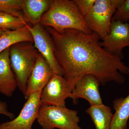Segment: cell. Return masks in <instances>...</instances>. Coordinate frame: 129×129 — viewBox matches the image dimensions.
I'll use <instances>...</instances> for the list:
<instances>
[{
  "mask_svg": "<svg viewBox=\"0 0 129 129\" xmlns=\"http://www.w3.org/2000/svg\"><path fill=\"white\" fill-rule=\"evenodd\" d=\"M45 28L53 39L54 54L63 70V77L72 89L86 75L96 77L102 85L110 82L124 84L123 75L129 74V66L101 46V37L97 34L72 29L58 31Z\"/></svg>",
  "mask_w": 129,
  "mask_h": 129,
  "instance_id": "1",
  "label": "cell"
},
{
  "mask_svg": "<svg viewBox=\"0 0 129 129\" xmlns=\"http://www.w3.org/2000/svg\"><path fill=\"white\" fill-rule=\"evenodd\" d=\"M40 24L45 27H50L58 31L72 29L86 34L92 32L73 1L53 0L50 8L42 16Z\"/></svg>",
  "mask_w": 129,
  "mask_h": 129,
  "instance_id": "2",
  "label": "cell"
},
{
  "mask_svg": "<svg viewBox=\"0 0 129 129\" xmlns=\"http://www.w3.org/2000/svg\"><path fill=\"white\" fill-rule=\"evenodd\" d=\"M39 52L34 42H23L12 45L9 49V59L18 87L24 95L27 83Z\"/></svg>",
  "mask_w": 129,
  "mask_h": 129,
  "instance_id": "3",
  "label": "cell"
},
{
  "mask_svg": "<svg viewBox=\"0 0 129 129\" xmlns=\"http://www.w3.org/2000/svg\"><path fill=\"white\" fill-rule=\"evenodd\" d=\"M124 0H96L88 14L84 17L90 30L104 39L111 29L112 19L116 10Z\"/></svg>",
  "mask_w": 129,
  "mask_h": 129,
  "instance_id": "4",
  "label": "cell"
},
{
  "mask_svg": "<svg viewBox=\"0 0 129 129\" xmlns=\"http://www.w3.org/2000/svg\"><path fill=\"white\" fill-rule=\"evenodd\" d=\"M37 120L43 129H82L78 111L66 107L40 106Z\"/></svg>",
  "mask_w": 129,
  "mask_h": 129,
  "instance_id": "5",
  "label": "cell"
},
{
  "mask_svg": "<svg viewBox=\"0 0 129 129\" xmlns=\"http://www.w3.org/2000/svg\"><path fill=\"white\" fill-rule=\"evenodd\" d=\"M28 28L35 47L48 62L53 73L63 76V70L55 57L54 42L49 32L40 23L32 27L28 25Z\"/></svg>",
  "mask_w": 129,
  "mask_h": 129,
  "instance_id": "6",
  "label": "cell"
},
{
  "mask_svg": "<svg viewBox=\"0 0 129 129\" xmlns=\"http://www.w3.org/2000/svg\"><path fill=\"white\" fill-rule=\"evenodd\" d=\"M73 89L63 76L54 74L41 92L40 106L66 107V99Z\"/></svg>",
  "mask_w": 129,
  "mask_h": 129,
  "instance_id": "7",
  "label": "cell"
},
{
  "mask_svg": "<svg viewBox=\"0 0 129 129\" xmlns=\"http://www.w3.org/2000/svg\"><path fill=\"white\" fill-rule=\"evenodd\" d=\"M41 91L30 95L19 115L11 121L1 123L0 129H32L39 114Z\"/></svg>",
  "mask_w": 129,
  "mask_h": 129,
  "instance_id": "8",
  "label": "cell"
},
{
  "mask_svg": "<svg viewBox=\"0 0 129 129\" xmlns=\"http://www.w3.org/2000/svg\"><path fill=\"white\" fill-rule=\"evenodd\" d=\"M100 44L106 50L122 60L124 57L123 49L129 47L128 23L112 20L109 34Z\"/></svg>",
  "mask_w": 129,
  "mask_h": 129,
  "instance_id": "9",
  "label": "cell"
},
{
  "mask_svg": "<svg viewBox=\"0 0 129 129\" xmlns=\"http://www.w3.org/2000/svg\"><path fill=\"white\" fill-rule=\"evenodd\" d=\"M101 84L96 77L92 75L82 76L75 83L70 98L74 103L79 98L86 100L90 106L103 104L99 92Z\"/></svg>",
  "mask_w": 129,
  "mask_h": 129,
  "instance_id": "10",
  "label": "cell"
},
{
  "mask_svg": "<svg viewBox=\"0 0 129 129\" xmlns=\"http://www.w3.org/2000/svg\"><path fill=\"white\" fill-rule=\"evenodd\" d=\"M54 73L48 62L39 53L27 83L25 100L33 93L41 91Z\"/></svg>",
  "mask_w": 129,
  "mask_h": 129,
  "instance_id": "11",
  "label": "cell"
},
{
  "mask_svg": "<svg viewBox=\"0 0 129 129\" xmlns=\"http://www.w3.org/2000/svg\"><path fill=\"white\" fill-rule=\"evenodd\" d=\"M9 49L10 47L0 53V93L9 97L18 87L10 64Z\"/></svg>",
  "mask_w": 129,
  "mask_h": 129,
  "instance_id": "12",
  "label": "cell"
},
{
  "mask_svg": "<svg viewBox=\"0 0 129 129\" xmlns=\"http://www.w3.org/2000/svg\"><path fill=\"white\" fill-rule=\"evenodd\" d=\"M53 0H22V11L26 23H40L42 16L50 7Z\"/></svg>",
  "mask_w": 129,
  "mask_h": 129,
  "instance_id": "13",
  "label": "cell"
},
{
  "mask_svg": "<svg viewBox=\"0 0 129 129\" xmlns=\"http://www.w3.org/2000/svg\"><path fill=\"white\" fill-rule=\"evenodd\" d=\"M86 112L89 115L96 129H111L113 114L110 107L104 104L90 106Z\"/></svg>",
  "mask_w": 129,
  "mask_h": 129,
  "instance_id": "14",
  "label": "cell"
},
{
  "mask_svg": "<svg viewBox=\"0 0 129 129\" xmlns=\"http://www.w3.org/2000/svg\"><path fill=\"white\" fill-rule=\"evenodd\" d=\"M113 108L115 113L113 115L111 129H127L129 118V95L126 97L114 99Z\"/></svg>",
  "mask_w": 129,
  "mask_h": 129,
  "instance_id": "15",
  "label": "cell"
},
{
  "mask_svg": "<svg viewBox=\"0 0 129 129\" xmlns=\"http://www.w3.org/2000/svg\"><path fill=\"white\" fill-rule=\"evenodd\" d=\"M23 42H34L28 24L19 29L4 32L0 37V53L14 44Z\"/></svg>",
  "mask_w": 129,
  "mask_h": 129,
  "instance_id": "16",
  "label": "cell"
},
{
  "mask_svg": "<svg viewBox=\"0 0 129 129\" xmlns=\"http://www.w3.org/2000/svg\"><path fill=\"white\" fill-rule=\"evenodd\" d=\"M27 24L23 19L0 12V29L2 30L5 31L17 30Z\"/></svg>",
  "mask_w": 129,
  "mask_h": 129,
  "instance_id": "17",
  "label": "cell"
},
{
  "mask_svg": "<svg viewBox=\"0 0 129 129\" xmlns=\"http://www.w3.org/2000/svg\"><path fill=\"white\" fill-rule=\"evenodd\" d=\"M22 3V0H0V12L23 19Z\"/></svg>",
  "mask_w": 129,
  "mask_h": 129,
  "instance_id": "18",
  "label": "cell"
},
{
  "mask_svg": "<svg viewBox=\"0 0 129 129\" xmlns=\"http://www.w3.org/2000/svg\"><path fill=\"white\" fill-rule=\"evenodd\" d=\"M112 20L123 23H128L129 21V0H124L115 11Z\"/></svg>",
  "mask_w": 129,
  "mask_h": 129,
  "instance_id": "19",
  "label": "cell"
},
{
  "mask_svg": "<svg viewBox=\"0 0 129 129\" xmlns=\"http://www.w3.org/2000/svg\"><path fill=\"white\" fill-rule=\"evenodd\" d=\"M96 0H73V1L76 5L83 17H85L91 9Z\"/></svg>",
  "mask_w": 129,
  "mask_h": 129,
  "instance_id": "20",
  "label": "cell"
},
{
  "mask_svg": "<svg viewBox=\"0 0 129 129\" xmlns=\"http://www.w3.org/2000/svg\"><path fill=\"white\" fill-rule=\"evenodd\" d=\"M7 104L6 102L0 101V114H3L13 119L15 117L14 114L8 110Z\"/></svg>",
  "mask_w": 129,
  "mask_h": 129,
  "instance_id": "21",
  "label": "cell"
},
{
  "mask_svg": "<svg viewBox=\"0 0 129 129\" xmlns=\"http://www.w3.org/2000/svg\"><path fill=\"white\" fill-rule=\"evenodd\" d=\"M5 32V31H4V30L0 29V37H1V36L3 34H4V32Z\"/></svg>",
  "mask_w": 129,
  "mask_h": 129,
  "instance_id": "22",
  "label": "cell"
},
{
  "mask_svg": "<svg viewBox=\"0 0 129 129\" xmlns=\"http://www.w3.org/2000/svg\"><path fill=\"white\" fill-rule=\"evenodd\" d=\"M128 24H129V23H128Z\"/></svg>",
  "mask_w": 129,
  "mask_h": 129,
  "instance_id": "23",
  "label": "cell"
}]
</instances>
